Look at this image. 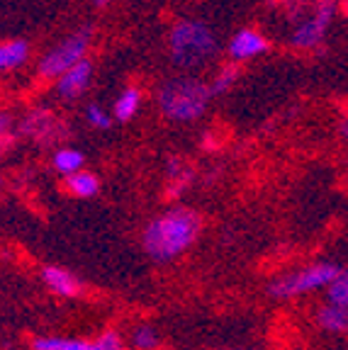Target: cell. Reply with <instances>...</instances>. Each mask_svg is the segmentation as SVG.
<instances>
[{"instance_id": "18", "label": "cell", "mask_w": 348, "mask_h": 350, "mask_svg": "<svg viewBox=\"0 0 348 350\" xmlns=\"http://www.w3.org/2000/svg\"><path fill=\"white\" fill-rule=\"evenodd\" d=\"M134 350H156L161 345V336L153 326H136L129 336Z\"/></svg>"}, {"instance_id": "10", "label": "cell", "mask_w": 348, "mask_h": 350, "mask_svg": "<svg viewBox=\"0 0 348 350\" xmlns=\"http://www.w3.org/2000/svg\"><path fill=\"white\" fill-rule=\"evenodd\" d=\"M59 129H61V122L56 120L51 112H44V109H37V112H32V115L25 117V122H22V131L25 134H29V137H34L37 142H49V139H59Z\"/></svg>"}, {"instance_id": "11", "label": "cell", "mask_w": 348, "mask_h": 350, "mask_svg": "<svg viewBox=\"0 0 348 350\" xmlns=\"http://www.w3.org/2000/svg\"><path fill=\"white\" fill-rule=\"evenodd\" d=\"M316 323H319L321 331L334 336H346L348 334V306H341L336 301H329L321 304L316 309Z\"/></svg>"}, {"instance_id": "1", "label": "cell", "mask_w": 348, "mask_h": 350, "mask_svg": "<svg viewBox=\"0 0 348 350\" xmlns=\"http://www.w3.org/2000/svg\"><path fill=\"white\" fill-rule=\"evenodd\" d=\"M202 234V217L190 207H171L153 217L142 231V246L156 262H171L195 246Z\"/></svg>"}, {"instance_id": "12", "label": "cell", "mask_w": 348, "mask_h": 350, "mask_svg": "<svg viewBox=\"0 0 348 350\" xmlns=\"http://www.w3.org/2000/svg\"><path fill=\"white\" fill-rule=\"evenodd\" d=\"M29 42L27 39H8V42H0V73H10L17 71L29 61Z\"/></svg>"}, {"instance_id": "9", "label": "cell", "mask_w": 348, "mask_h": 350, "mask_svg": "<svg viewBox=\"0 0 348 350\" xmlns=\"http://www.w3.org/2000/svg\"><path fill=\"white\" fill-rule=\"evenodd\" d=\"M42 280L54 295L66 297V299L81 295V280H78L71 270H64V268H59V265H47V268L42 270Z\"/></svg>"}, {"instance_id": "7", "label": "cell", "mask_w": 348, "mask_h": 350, "mask_svg": "<svg viewBox=\"0 0 348 350\" xmlns=\"http://www.w3.org/2000/svg\"><path fill=\"white\" fill-rule=\"evenodd\" d=\"M92 71H95V68H92L90 59L78 61L69 71H64L54 83L56 98L64 100V103H73V100L83 98V93H86L92 83Z\"/></svg>"}, {"instance_id": "8", "label": "cell", "mask_w": 348, "mask_h": 350, "mask_svg": "<svg viewBox=\"0 0 348 350\" xmlns=\"http://www.w3.org/2000/svg\"><path fill=\"white\" fill-rule=\"evenodd\" d=\"M268 49H271V42H268L266 34L253 27H244L229 39L227 56L234 64H244V61H253L258 56H263Z\"/></svg>"}, {"instance_id": "3", "label": "cell", "mask_w": 348, "mask_h": 350, "mask_svg": "<svg viewBox=\"0 0 348 350\" xmlns=\"http://www.w3.org/2000/svg\"><path fill=\"white\" fill-rule=\"evenodd\" d=\"M212 98L210 83L202 81L197 73H178L166 78L156 90V105L161 115L175 124L197 122L207 112Z\"/></svg>"}, {"instance_id": "5", "label": "cell", "mask_w": 348, "mask_h": 350, "mask_svg": "<svg viewBox=\"0 0 348 350\" xmlns=\"http://www.w3.org/2000/svg\"><path fill=\"white\" fill-rule=\"evenodd\" d=\"M338 270L341 268L334 262H312V265H305V268L273 280L268 284V295L273 299H295V297L310 295V292L327 290L338 275Z\"/></svg>"}, {"instance_id": "24", "label": "cell", "mask_w": 348, "mask_h": 350, "mask_svg": "<svg viewBox=\"0 0 348 350\" xmlns=\"http://www.w3.org/2000/svg\"><path fill=\"white\" fill-rule=\"evenodd\" d=\"M0 185H3V178H0Z\"/></svg>"}, {"instance_id": "19", "label": "cell", "mask_w": 348, "mask_h": 350, "mask_svg": "<svg viewBox=\"0 0 348 350\" xmlns=\"http://www.w3.org/2000/svg\"><path fill=\"white\" fill-rule=\"evenodd\" d=\"M190 170L185 168L183 163H180L178 159L175 161H171V165H169V183H171V187H169V195H173V197H178L180 192L188 187V183H190Z\"/></svg>"}, {"instance_id": "21", "label": "cell", "mask_w": 348, "mask_h": 350, "mask_svg": "<svg viewBox=\"0 0 348 350\" xmlns=\"http://www.w3.org/2000/svg\"><path fill=\"white\" fill-rule=\"evenodd\" d=\"M327 299L336 301L341 306H348V268H341L334 282L327 287Z\"/></svg>"}, {"instance_id": "15", "label": "cell", "mask_w": 348, "mask_h": 350, "mask_svg": "<svg viewBox=\"0 0 348 350\" xmlns=\"http://www.w3.org/2000/svg\"><path fill=\"white\" fill-rule=\"evenodd\" d=\"M32 350H100L98 338H64V336H39L32 340Z\"/></svg>"}, {"instance_id": "17", "label": "cell", "mask_w": 348, "mask_h": 350, "mask_svg": "<svg viewBox=\"0 0 348 350\" xmlns=\"http://www.w3.org/2000/svg\"><path fill=\"white\" fill-rule=\"evenodd\" d=\"M236 78H239V64H234V61L222 66V68H217V73H214L212 81H210V90H212L214 98L229 93L232 85L236 83Z\"/></svg>"}, {"instance_id": "4", "label": "cell", "mask_w": 348, "mask_h": 350, "mask_svg": "<svg viewBox=\"0 0 348 350\" xmlns=\"http://www.w3.org/2000/svg\"><path fill=\"white\" fill-rule=\"evenodd\" d=\"M92 44V29L81 27L76 32L66 34L64 39L49 46L37 61V76L44 81H56L64 71H69L71 66H76L78 61L88 59Z\"/></svg>"}, {"instance_id": "6", "label": "cell", "mask_w": 348, "mask_h": 350, "mask_svg": "<svg viewBox=\"0 0 348 350\" xmlns=\"http://www.w3.org/2000/svg\"><path fill=\"white\" fill-rule=\"evenodd\" d=\"M332 20H334V3L324 0V3H319L310 15H305L295 25L293 32L288 34V44L302 51L316 49V46H321L324 39H327Z\"/></svg>"}, {"instance_id": "2", "label": "cell", "mask_w": 348, "mask_h": 350, "mask_svg": "<svg viewBox=\"0 0 348 350\" xmlns=\"http://www.w3.org/2000/svg\"><path fill=\"white\" fill-rule=\"evenodd\" d=\"M166 54L180 73H200L219 54V39L205 20H175L166 37Z\"/></svg>"}, {"instance_id": "20", "label": "cell", "mask_w": 348, "mask_h": 350, "mask_svg": "<svg viewBox=\"0 0 348 350\" xmlns=\"http://www.w3.org/2000/svg\"><path fill=\"white\" fill-rule=\"evenodd\" d=\"M86 122L92 126V129L108 131L110 126L114 124V115H112V112H108V109H105L103 105L90 103V105L86 107Z\"/></svg>"}, {"instance_id": "16", "label": "cell", "mask_w": 348, "mask_h": 350, "mask_svg": "<svg viewBox=\"0 0 348 350\" xmlns=\"http://www.w3.org/2000/svg\"><path fill=\"white\" fill-rule=\"evenodd\" d=\"M51 165H54V170H59L61 175H71L86 165V156H83V151H78V148H69V146L56 148L54 156H51Z\"/></svg>"}, {"instance_id": "22", "label": "cell", "mask_w": 348, "mask_h": 350, "mask_svg": "<svg viewBox=\"0 0 348 350\" xmlns=\"http://www.w3.org/2000/svg\"><path fill=\"white\" fill-rule=\"evenodd\" d=\"M12 117L8 115V112H0V142H8V139H12Z\"/></svg>"}, {"instance_id": "13", "label": "cell", "mask_w": 348, "mask_h": 350, "mask_svg": "<svg viewBox=\"0 0 348 350\" xmlns=\"http://www.w3.org/2000/svg\"><path fill=\"white\" fill-rule=\"evenodd\" d=\"M142 103H144V93L142 88L136 85H127L122 88V93L114 98L112 103V115L117 122H132L136 115H139V109H142Z\"/></svg>"}, {"instance_id": "23", "label": "cell", "mask_w": 348, "mask_h": 350, "mask_svg": "<svg viewBox=\"0 0 348 350\" xmlns=\"http://www.w3.org/2000/svg\"><path fill=\"white\" fill-rule=\"evenodd\" d=\"M92 3H95L98 8H108L110 3H112V0H92Z\"/></svg>"}, {"instance_id": "14", "label": "cell", "mask_w": 348, "mask_h": 350, "mask_svg": "<svg viewBox=\"0 0 348 350\" xmlns=\"http://www.w3.org/2000/svg\"><path fill=\"white\" fill-rule=\"evenodd\" d=\"M64 187L71 197L88 200V197H95L100 192V178L90 170L81 168L71 175H64Z\"/></svg>"}]
</instances>
